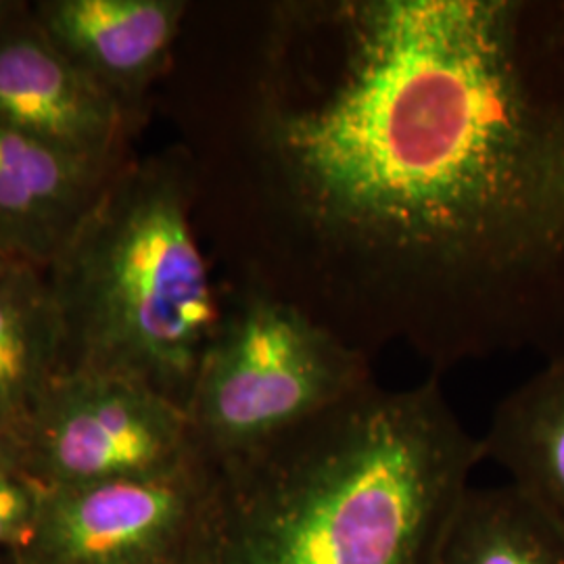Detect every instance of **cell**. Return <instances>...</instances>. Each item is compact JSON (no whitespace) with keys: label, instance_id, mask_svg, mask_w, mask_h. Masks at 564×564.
I'll return each instance as SVG.
<instances>
[{"label":"cell","instance_id":"obj_11","mask_svg":"<svg viewBox=\"0 0 564 564\" xmlns=\"http://www.w3.org/2000/svg\"><path fill=\"white\" fill-rule=\"evenodd\" d=\"M59 356L46 272L0 258V429L21 435L59 377Z\"/></svg>","mask_w":564,"mask_h":564},{"label":"cell","instance_id":"obj_13","mask_svg":"<svg viewBox=\"0 0 564 564\" xmlns=\"http://www.w3.org/2000/svg\"><path fill=\"white\" fill-rule=\"evenodd\" d=\"M41 505L34 489L9 464L0 466V544L13 542L28 529H34Z\"/></svg>","mask_w":564,"mask_h":564},{"label":"cell","instance_id":"obj_7","mask_svg":"<svg viewBox=\"0 0 564 564\" xmlns=\"http://www.w3.org/2000/svg\"><path fill=\"white\" fill-rule=\"evenodd\" d=\"M134 116L67 59L30 4L0 28V123L82 162L118 167Z\"/></svg>","mask_w":564,"mask_h":564},{"label":"cell","instance_id":"obj_6","mask_svg":"<svg viewBox=\"0 0 564 564\" xmlns=\"http://www.w3.org/2000/svg\"><path fill=\"white\" fill-rule=\"evenodd\" d=\"M220 468L55 487L36 521L44 564H197L220 496Z\"/></svg>","mask_w":564,"mask_h":564},{"label":"cell","instance_id":"obj_4","mask_svg":"<svg viewBox=\"0 0 564 564\" xmlns=\"http://www.w3.org/2000/svg\"><path fill=\"white\" fill-rule=\"evenodd\" d=\"M375 381L370 356L297 305L242 282L203 358L188 421L203 458L237 463Z\"/></svg>","mask_w":564,"mask_h":564},{"label":"cell","instance_id":"obj_8","mask_svg":"<svg viewBox=\"0 0 564 564\" xmlns=\"http://www.w3.org/2000/svg\"><path fill=\"white\" fill-rule=\"evenodd\" d=\"M191 4L184 0H41L42 32L132 113L167 72Z\"/></svg>","mask_w":564,"mask_h":564},{"label":"cell","instance_id":"obj_1","mask_svg":"<svg viewBox=\"0 0 564 564\" xmlns=\"http://www.w3.org/2000/svg\"><path fill=\"white\" fill-rule=\"evenodd\" d=\"M242 282L435 372L564 354V0H289L241 102Z\"/></svg>","mask_w":564,"mask_h":564},{"label":"cell","instance_id":"obj_14","mask_svg":"<svg viewBox=\"0 0 564 564\" xmlns=\"http://www.w3.org/2000/svg\"><path fill=\"white\" fill-rule=\"evenodd\" d=\"M28 2H13V0H0V28L7 21L13 20Z\"/></svg>","mask_w":564,"mask_h":564},{"label":"cell","instance_id":"obj_15","mask_svg":"<svg viewBox=\"0 0 564 564\" xmlns=\"http://www.w3.org/2000/svg\"><path fill=\"white\" fill-rule=\"evenodd\" d=\"M13 442V435L7 433L4 429H0V466H7L9 464V449H11Z\"/></svg>","mask_w":564,"mask_h":564},{"label":"cell","instance_id":"obj_5","mask_svg":"<svg viewBox=\"0 0 564 564\" xmlns=\"http://www.w3.org/2000/svg\"><path fill=\"white\" fill-rule=\"evenodd\" d=\"M21 440L55 487L163 475L203 458L181 405L95 372L57 377Z\"/></svg>","mask_w":564,"mask_h":564},{"label":"cell","instance_id":"obj_9","mask_svg":"<svg viewBox=\"0 0 564 564\" xmlns=\"http://www.w3.org/2000/svg\"><path fill=\"white\" fill-rule=\"evenodd\" d=\"M118 167L82 162L0 123V258L46 270Z\"/></svg>","mask_w":564,"mask_h":564},{"label":"cell","instance_id":"obj_3","mask_svg":"<svg viewBox=\"0 0 564 564\" xmlns=\"http://www.w3.org/2000/svg\"><path fill=\"white\" fill-rule=\"evenodd\" d=\"M186 149L126 160L46 272L59 321V377L144 384L188 410L223 321L197 232Z\"/></svg>","mask_w":564,"mask_h":564},{"label":"cell","instance_id":"obj_10","mask_svg":"<svg viewBox=\"0 0 564 564\" xmlns=\"http://www.w3.org/2000/svg\"><path fill=\"white\" fill-rule=\"evenodd\" d=\"M479 444L564 529V354L506 395Z\"/></svg>","mask_w":564,"mask_h":564},{"label":"cell","instance_id":"obj_12","mask_svg":"<svg viewBox=\"0 0 564 564\" xmlns=\"http://www.w3.org/2000/svg\"><path fill=\"white\" fill-rule=\"evenodd\" d=\"M437 564H564V529L517 485H470Z\"/></svg>","mask_w":564,"mask_h":564},{"label":"cell","instance_id":"obj_2","mask_svg":"<svg viewBox=\"0 0 564 564\" xmlns=\"http://www.w3.org/2000/svg\"><path fill=\"white\" fill-rule=\"evenodd\" d=\"M484 463L440 381H377L256 454L223 481L197 564H437Z\"/></svg>","mask_w":564,"mask_h":564}]
</instances>
